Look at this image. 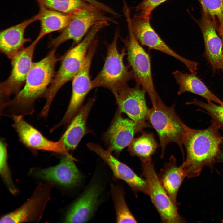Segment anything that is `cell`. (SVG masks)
Returning <instances> with one entry per match:
<instances>
[{"label": "cell", "mask_w": 223, "mask_h": 223, "mask_svg": "<svg viewBox=\"0 0 223 223\" xmlns=\"http://www.w3.org/2000/svg\"><path fill=\"white\" fill-rule=\"evenodd\" d=\"M142 132L140 136L133 139L128 146V151L132 156L138 157L141 162H146L152 160L158 145L153 133Z\"/></svg>", "instance_id": "cell-25"}, {"label": "cell", "mask_w": 223, "mask_h": 223, "mask_svg": "<svg viewBox=\"0 0 223 223\" xmlns=\"http://www.w3.org/2000/svg\"><path fill=\"white\" fill-rule=\"evenodd\" d=\"M102 188L99 184H91L72 204L64 219L65 223H84L93 215L98 205Z\"/></svg>", "instance_id": "cell-18"}, {"label": "cell", "mask_w": 223, "mask_h": 223, "mask_svg": "<svg viewBox=\"0 0 223 223\" xmlns=\"http://www.w3.org/2000/svg\"><path fill=\"white\" fill-rule=\"evenodd\" d=\"M127 23L128 36L121 40L127 51L128 65L131 68L136 84L146 91L153 104L161 98L154 85L150 56L136 37L129 22Z\"/></svg>", "instance_id": "cell-6"}, {"label": "cell", "mask_w": 223, "mask_h": 223, "mask_svg": "<svg viewBox=\"0 0 223 223\" xmlns=\"http://www.w3.org/2000/svg\"><path fill=\"white\" fill-rule=\"evenodd\" d=\"M106 13L92 5L72 15L68 24L59 35L50 40L48 47L56 49L62 43L70 40L73 41V46L76 45L82 40L93 26L101 21L106 20L111 23H117L114 19L106 15Z\"/></svg>", "instance_id": "cell-7"}, {"label": "cell", "mask_w": 223, "mask_h": 223, "mask_svg": "<svg viewBox=\"0 0 223 223\" xmlns=\"http://www.w3.org/2000/svg\"><path fill=\"white\" fill-rule=\"evenodd\" d=\"M203 15L214 27L219 34L223 33V0H199Z\"/></svg>", "instance_id": "cell-27"}, {"label": "cell", "mask_w": 223, "mask_h": 223, "mask_svg": "<svg viewBox=\"0 0 223 223\" xmlns=\"http://www.w3.org/2000/svg\"><path fill=\"white\" fill-rule=\"evenodd\" d=\"M95 100L94 97L90 98L82 107L60 138L68 151L75 149L82 138L85 134L91 133L87 126L86 122Z\"/></svg>", "instance_id": "cell-21"}, {"label": "cell", "mask_w": 223, "mask_h": 223, "mask_svg": "<svg viewBox=\"0 0 223 223\" xmlns=\"http://www.w3.org/2000/svg\"><path fill=\"white\" fill-rule=\"evenodd\" d=\"M87 146L107 164L116 178L123 180L128 185L136 196L140 192L148 195V186L146 180L137 175L127 165L115 158L110 151L93 142L88 143Z\"/></svg>", "instance_id": "cell-16"}, {"label": "cell", "mask_w": 223, "mask_h": 223, "mask_svg": "<svg viewBox=\"0 0 223 223\" xmlns=\"http://www.w3.org/2000/svg\"><path fill=\"white\" fill-rule=\"evenodd\" d=\"M149 108L148 120L156 131L161 148V157L171 142L177 144L183 153V140L186 125L177 114L174 104L166 106L161 99Z\"/></svg>", "instance_id": "cell-4"}, {"label": "cell", "mask_w": 223, "mask_h": 223, "mask_svg": "<svg viewBox=\"0 0 223 223\" xmlns=\"http://www.w3.org/2000/svg\"><path fill=\"white\" fill-rule=\"evenodd\" d=\"M159 181L174 205L177 208V198L180 187L186 177L182 164L178 166L173 155L164 164L157 174Z\"/></svg>", "instance_id": "cell-22"}, {"label": "cell", "mask_w": 223, "mask_h": 223, "mask_svg": "<svg viewBox=\"0 0 223 223\" xmlns=\"http://www.w3.org/2000/svg\"><path fill=\"white\" fill-rule=\"evenodd\" d=\"M124 11L134 35L141 45L174 57L182 62L190 71L195 68L196 62L181 56L171 49L153 28L150 23V18L144 17L136 14L131 17L129 10L127 7L124 8Z\"/></svg>", "instance_id": "cell-12"}, {"label": "cell", "mask_w": 223, "mask_h": 223, "mask_svg": "<svg viewBox=\"0 0 223 223\" xmlns=\"http://www.w3.org/2000/svg\"><path fill=\"white\" fill-rule=\"evenodd\" d=\"M40 15L39 12L28 19L2 30L0 34L1 52L11 60L15 56L24 48L25 44L31 41L25 37V30L29 25L38 20Z\"/></svg>", "instance_id": "cell-19"}, {"label": "cell", "mask_w": 223, "mask_h": 223, "mask_svg": "<svg viewBox=\"0 0 223 223\" xmlns=\"http://www.w3.org/2000/svg\"><path fill=\"white\" fill-rule=\"evenodd\" d=\"M86 2H92V0H84Z\"/></svg>", "instance_id": "cell-34"}, {"label": "cell", "mask_w": 223, "mask_h": 223, "mask_svg": "<svg viewBox=\"0 0 223 223\" xmlns=\"http://www.w3.org/2000/svg\"><path fill=\"white\" fill-rule=\"evenodd\" d=\"M176 83L179 86L178 95L189 92L200 96L208 102H214L223 105V102L215 96L207 87L196 74L184 73L176 70L173 73Z\"/></svg>", "instance_id": "cell-23"}, {"label": "cell", "mask_w": 223, "mask_h": 223, "mask_svg": "<svg viewBox=\"0 0 223 223\" xmlns=\"http://www.w3.org/2000/svg\"><path fill=\"white\" fill-rule=\"evenodd\" d=\"M205 45L204 56L214 72L223 71V52L221 39L216 29L203 15L199 21Z\"/></svg>", "instance_id": "cell-20"}, {"label": "cell", "mask_w": 223, "mask_h": 223, "mask_svg": "<svg viewBox=\"0 0 223 223\" xmlns=\"http://www.w3.org/2000/svg\"><path fill=\"white\" fill-rule=\"evenodd\" d=\"M112 93L121 112L136 122L148 120L149 108L145 98L146 92L144 89L137 84L134 87L127 85Z\"/></svg>", "instance_id": "cell-14"}, {"label": "cell", "mask_w": 223, "mask_h": 223, "mask_svg": "<svg viewBox=\"0 0 223 223\" xmlns=\"http://www.w3.org/2000/svg\"><path fill=\"white\" fill-rule=\"evenodd\" d=\"M117 109L114 118L102 139L107 150L118 155L128 146L137 133L146 128L152 127L147 121H135L124 117Z\"/></svg>", "instance_id": "cell-10"}, {"label": "cell", "mask_w": 223, "mask_h": 223, "mask_svg": "<svg viewBox=\"0 0 223 223\" xmlns=\"http://www.w3.org/2000/svg\"><path fill=\"white\" fill-rule=\"evenodd\" d=\"M98 45V40L95 39L88 49L81 69L72 80L69 103L63 117L55 125L56 128L70 122L82 107L86 96L93 89L90 73L92 61Z\"/></svg>", "instance_id": "cell-9"}, {"label": "cell", "mask_w": 223, "mask_h": 223, "mask_svg": "<svg viewBox=\"0 0 223 223\" xmlns=\"http://www.w3.org/2000/svg\"><path fill=\"white\" fill-rule=\"evenodd\" d=\"M111 191L116 212L117 222L137 223L127 204L124 191L121 187L112 184Z\"/></svg>", "instance_id": "cell-28"}, {"label": "cell", "mask_w": 223, "mask_h": 223, "mask_svg": "<svg viewBox=\"0 0 223 223\" xmlns=\"http://www.w3.org/2000/svg\"><path fill=\"white\" fill-rule=\"evenodd\" d=\"M56 49L52 50L44 58L33 63L23 87L11 100L2 107V112L11 116L32 114L35 102L44 96L55 75V68L59 59L56 55Z\"/></svg>", "instance_id": "cell-1"}, {"label": "cell", "mask_w": 223, "mask_h": 223, "mask_svg": "<svg viewBox=\"0 0 223 223\" xmlns=\"http://www.w3.org/2000/svg\"><path fill=\"white\" fill-rule=\"evenodd\" d=\"M188 104L195 105L205 110L213 120L218 123L221 126H223V105H217L212 102L205 103L196 99Z\"/></svg>", "instance_id": "cell-30"}, {"label": "cell", "mask_w": 223, "mask_h": 223, "mask_svg": "<svg viewBox=\"0 0 223 223\" xmlns=\"http://www.w3.org/2000/svg\"><path fill=\"white\" fill-rule=\"evenodd\" d=\"M54 183L48 181L40 183L30 197L15 210L2 216L1 223L38 222L47 203L51 199L50 193Z\"/></svg>", "instance_id": "cell-11"}, {"label": "cell", "mask_w": 223, "mask_h": 223, "mask_svg": "<svg viewBox=\"0 0 223 223\" xmlns=\"http://www.w3.org/2000/svg\"><path fill=\"white\" fill-rule=\"evenodd\" d=\"M75 160H77L73 157L63 155L57 165L44 168H32L29 173L38 178L67 187L74 186L80 181L82 177Z\"/></svg>", "instance_id": "cell-17"}, {"label": "cell", "mask_w": 223, "mask_h": 223, "mask_svg": "<svg viewBox=\"0 0 223 223\" xmlns=\"http://www.w3.org/2000/svg\"><path fill=\"white\" fill-rule=\"evenodd\" d=\"M167 0H143L135 7L137 15L150 18L153 10L158 6Z\"/></svg>", "instance_id": "cell-31"}, {"label": "cell", "mask_w": 223, "mask_h": 223, "mask_svg": "<svg viewBox=\"0 0 223 223\" xmlns=\"http://www.w3.org/2000/svg\"><path fill=\"white\" fill-rule=\"evenodd\" d=\"M220 125L212 120L210 125L202 130L186 126L183 143L186 152L182 164L186 177L197 176L204 166L212 164L217 157L223 137L219 132Z\"/></svg>", "instance_id": "cell-2"}, {"label": "cell", "mask_w": 223, "mask_h": 223, "mask_svg": "<svg viewBox=\"0 0 223 223\" xmlns=\"http://www.w3.org/2000/svg\"><path fill=\"white\" fill-rule=\"evenodd\" d=\"M217 157L221 161L223 162V152H219Z\"/></svg>", "instance_id": "cell-32"}, {"label": "cell", "mask_w": 223, "mask_h": 223, "mask_svg": "<svg viewBox=\"0 0 223 223\" xmlns=\"http://www.w3.org/2000/svg\"><path fill=\"white\" fill-rule=\"evenodd\" d=\"M40 7L39 33L36 38L40 41L44 36L54 31L62 30L69 23L72 15Z\"/></svg>", "instance_id": "cell-24"}, {"label": "cell", "mask_w": 223, "mask_h": 223, "mask_svg": "<svg viewBox=\"0 0 223 223\" xmlns=\"http://www.w3.org/2000/svg\"><path fill=\"white\" fill-rule=\"evenodd\" d=\"M11 116L13 121L12 126L20 140L28 147L33 150L51 151L73 157L66 150L61 139L57 142L50 140L25 120L23 116L14 115Z\"/></svg>", "instance_id": "cell-15"}, {"label": "cell", "mask_w": 223, "mask_h": 223, "mask_svg": "<svg viewBox=\"0 0 223 223\" xmlns=\"http://www.w3.org/2000/svg\"><path fill=\"white\" fill-rule=\"evenodd\" d=\"M109 24L108 21L104 20L94 25L80 42L73 46L61 58L60 65L55 72L44 96L47 104L51 105L59 89L73 79L81 69L88 49L96 35L102 29Z\"/></svg>", "instance_id": "cell-3"}, {"label": "cell", "mask_w": 223, "mask_h": 223, "mask_svg": "<svg viewBox=\"0 0 223 223\" xmlns=\"http://www.w3.org/2000/svg\"><path fill=\"white\" fill-rule=\"evenodd\" d=\"M222 222H223V219H222Z\"/></svg>", "instance_id": "cell-35"}, {"label": "cell", "mask_w": 223, "mask_h": 223, "mask_svg": "<svg viewBox=\"0 0 223 223\" xmlns=\"http://www.w3.org/2000/svg\"><path fill=\"white\" fill-rule=\"evenodd\" d=\"M39 41L36 38L11 60V70L10 74L7 78L0 84V95L2 102L5 98H7L12 94H17L24 85L33 65L34 51Z\"/></svg>", "instance_id": "cell-13"}, {"label": "cell", "mask_w": 223, "mask_h": 223, "mask_svg": "<svg viewBox=\"0 0 223 223\" xmlns=\"http://www.w3.org/2000/svg\"><path fill=\"white\" fill-rule=\"evenodd\" d=\"M0 174L10 192L13 195L16 194L18 190L12 180L7 163V145L1 139L0 142Z\"/></svg>", "instance_id": "cell-29"}, {"label": "cell", "mask_w": 223, "mask_h": 223, "mask_svg": "<svg viewBox=\"0 0 223 223\" xmlns=\"http://www.w3.org/2000/svg\"><path fill=\"white\" fill-rule=\"evenodd\" d=\"M220 35V37H221V39L222 41V50H223V34H220V35Z\"/></svg>", "instance_id": "cell-33"}, {"label": "cell", "mask_w": 223, "mask_h": 223, "mask_svg": "<svg viewBox=\"0 0 223 223\" xmlns=\"http://www.w3.org/2000/svg\"><path fill=\"white\" fill-rule=\"evenodd\" d=\"M35 0L40 7L71 15L93 5L84 0Z\"/></svg>", "instance_id": "cell-26"}, {"label": "cell", "mask_w": 223, "mask_h": 223, "mask_svg": "<svg viewBox=\"0 0 223 223\" xmlns=\"http://www.w3.org/2000/svg\"><path fill=\"white\" fill-rule=\"evenodd\" d=\"M120 36L118 30L116 31L112 42L107 44V55L103 66L95 78L92 80L93 88L102 87L107 88L112 92L127 85L133 79L132 70L126 66L124 58L126 54L124 47L120 52L117 41Z\"/></svg>", "instance_id": "cell-5"}, {"label": "cell", "mask_w": 223, "mask_h": 223, "mask_svg": "<svg viewBox=\"0 0 223 223\" xmlns=\"http://www.w3.org/2000/svg\"><path fill=\"white\" fill-rule=\"evenodd\" d=\"M141 176L148 186V195L158 211L163 223H183L186 220L179 214L177 208L173 203L161 184L152 160L141 162Z\"/></svg>", "instance_id": "cell-8"}]
</instances>
